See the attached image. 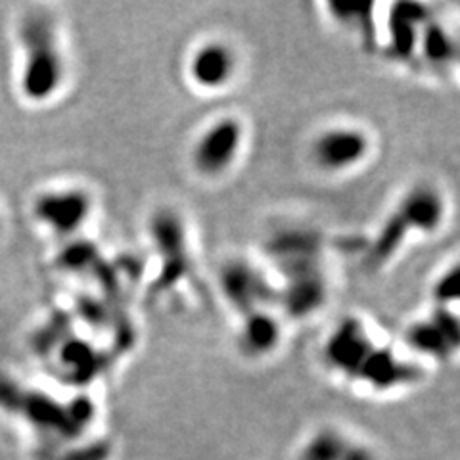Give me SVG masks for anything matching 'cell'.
I'll use <instances>...</instances> for the list:
<instances>
[{"instance_id": "6da1fadb", "label": "cell", "mask_w": 460, "mask_h": 460, "mask_svg": "<svg viewBox=\"0 0 460 460\" xmlns=\"http://www.w3.org/2000/svg\"><path fill=\"white\" fill-rule=\"evenodd\" d=\"M447 213V198L436 184H412L387 211L385 219L370 238L365 267L368 270H380L390 265L411 240L439 233Z\"/></svg>"}, {"instance_id": "7a4b0ae2", "label": "cell", "mask_w": 460, "mask_h": 460, "mask_svg": "<svg viewBox=\"0 0 460 460\" xmlns=\"http://www.w3.org/2000/svg\"><path fill=\"white\" fill-rule=\"evenodd\" d=\"M20 93L27 102L47 104L67 81V56L52 13L29 12L20 23Z\"/></svg>"}, {"instance_id": "3957f363", "label": "cell", "mask_w": 460, "mask_h": 460, "mask_svg": "<svg viewBox=\"0 0 460 460\" xmlns=\"http://www.w3.org/2000/svg\"><path fill=\"white\" fill-rule=\"evenodd\" d=\"M248 127L238 115H219L201 127L189 150L194 175L204 181H221L234 171L246 152Z\"/></svg>"}, {"instance_id": "277c9868", "label": "cell", "mask_w": 460, "mask_h": 460, "mask_svg": "<svg viewBox=\"0 0 460 460\" xmlns=\"http://www.w3.org/2000/svg\"><path fill=\"white\" fill-rule=\"evenodd\" d=\"M374 137L365 125L338 121L321 127L309 142L313 167L328 177H345L368 164Z\"/></svg>"}, {"instance_id": "5b68a950", "label": "cell", "mask_w": 460, "mask_h": 460, "mask_svg": "<svg viewBox=\"0 0 460 460\" xmlns=\"http://www.w3.org/2000/svg\"><path fill=\"white\" fill-rule=\"evenodd\" d=\"M94 196L77 184L42 190L31 206L35 221L58 238H71L89 225L94 215Z\"/></svg>"}, {"instance_id": "8992f818", "label": "cell", "mask_w": 460, "mask_h": 460, "mask_svg": "<svg viewBox=\"0 0 460 460\" xmlns=\"http://www.w3.org/2000/svg\"><path fill=\"white\" fill-rule=\"evenodd\" d=\"M240 74V54L221 37L199 40L186 56L184 77L199 94H223Z\"/></svg>"}, {"instance_id": "52a82bcc", "label": "cell", "mask_w": 460, "mask_h": 460, "mask_svg": "<svg viewBox=\"0 0 460 460\" xmlns=\"http://www.w3.org/2000/svg\"><path fill=\"white\" fill-rule=\"evenodd\" d=\"M219 284L225 299L238 314L275 307L280 301L277 284H272L265 272L248 259H228L221 269Z\"/></svg>"}, {"instance_id": "ba28073f", "label": "cell", "mask_w": 460, "mask_h": 460, "mask_svg": "<svg viewBox=\"0 0 460 460\" xmlns=\"http://www.w3.org/2000/svg\"><path fill=\"white\" fill-rule=\"evenodd\" d=\"M458 316L455 309L434 307L424 319L414 321L407 330V343L412 353L436 361H449L458 349Z\"/></svg>"}, {"instance_id": "9c48e42d", "label": "cell", "mask_w": 460, "mask_h": 460, "mask_svg": "<svg viewBox=\"0 0 460 460\" xmlns=\"http://www.w3.org/2000/svg\"><path fill=\"white\" fill-rule=\"evenodd\" d=\"M152 243L155 242L157 253L164 263V279L175 280L182 279L189 270V242H186V233L179 213L164 209L157 211L155 217L150 223Z\"/></svg>"}, {"instance_id": "30bf717a", "label": "cell", "mask_w": 460, "mask_h": 460, "mask_svg": "<svg viewBox=\"0 0 460 460\" xmlns=\"http://www.w3.org/2000/svg\"><path fill=\"white\" fill-rule=\"evenodd\" d=\"M284 326L277 307H263L240 314L238 348L248 358L270 357L280 348Z\"/></svg>"}, {"instance_id": "8fae6325", "label": "cell", "mask_w": 460, "mask_h": 460, "mask_svg": "<svg viewBox=\"0 0 460 460\" xmlns=\"http://www.w3.org/2000/svg\"><path fill=\"white\" fill-rule=\"evenodd\" d=\"M416 62L436 71V74H443V71L447 74V69L456 64V42L449 35V29L443 27V23L431 13L422 27Z\"/></svg>"}, {"instance_id": "7c38bea8", "label": "cell", "mask_w": 460, "mask_h": 460, "mask_svg": "<svg viewBox=\"0 0 460 460\" xmlns=\"http://www.w3.org/2000/svg\"><path fill=\"white\" fill-rule=\"evenodd\" d=\"M372 10V4H328L330 18L368 45H374L380 39L376 31L378 22Z\"/></svg>"}, {"instance_id": "4fadbf2b", "label": "cell", "mask_w": 460, "mask_h": 460, "mask_svg": "<svg viewBox=\"0 0 460 460\" xmlns=\"http://www.w3.org/2000/svg\"><path fill=\"white\" fill-rule=\"evenodd\" d=\"M348 441L349 438L338 428H319L301 445L296 460H340Z\"/></svg>"}, {"instance_id": "5bb4252c", "label": "cell", "mask_w": 460, "mask_h": 460, "mask_svg": "<svg viewBox=\"0 0 460 460\" xmlns=\"http://www.w3.org/2000/svg\"><path fill=\"white\" fill-rule=\"evenodd\" d=\"M431 297H434V307H447L456 309L458 301V269L456 265L449 267L443 275L438 277L431 288Z\"/></svg>"}, {"instance_id": "9a60e30c", "label": "cell", "mask_w": 460, "mask_h": 460, "mask_svg": "<svg viewBox=\"0 0 460 460\" xmlns=\"http://www.w3.org/2000/svg\"><path fill=\"white\" fill-rule=\"evenodd\" d=\"M111 445L108 441L79 443L64 449L54 460H110Z\"/></svg>"}, {"instance_id": "2e32d148", "label": "cell", "mask_w": 460, "mask_h": 460, "mask_svg": "<svg viewBox=\"0 0 460 460\" xmlns=\"http://www.w3.org/2000/svg\"><path fill=\"white\" fill-rule=\"evenodd\" d=\"M340 460H378V455L374 453L370 445H367L363 441H355L349 438Z\"/></svg>"}]
</instances>
